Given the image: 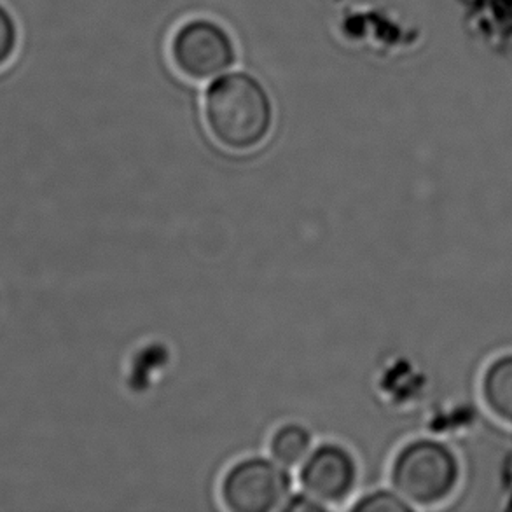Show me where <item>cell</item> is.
<instances>
[{
	"instance_id": "8992f818",
	"label": "cell",
	"mask_w": 512,
	"mask_h": 512,
	"mask_svg": "<svg viewBox=\"0 0 512 512\" xmlns=\"http://www.w3.org/2000/svg\"><path fill=\"white\" fill-rule=\"evenodd\" d=\"M481 392L493 415L512 425V353L493 360L488 366Z\"/></svg>"
},
{
	"instance_id": "30bf717a",
	"label": "cell",
	"mask_w": 512,
	"mask_h": 512,
	"mask_svg": "<svg viewBox=\"0 0 512 512\" xmlns=\"http://www.w3.org/2000/svg\"><path fill=\"white\" fill-rule=\"evenodd\" d=\"M327 509L329 507L326 504H322L320 500L315 499L310 493L306 492L289 497L284 507H282V511L287 512H324Z\"/></svg>"
},
{
	"instance_id": "3957f363",
	"label": "cell",
	"mask_w": 512,
	"mask_h": 512,
	"mask_svg": "<svg viewBox=\"0 0 512 512\" xmlns=\"http://www.w3.org/2000/svg\"><path fill=\"white\" fill-rule=\"evenodd\" d=\"M173 69L193 83H212L238 62L235 37L212 18H191L175 28L168 42Z\"/></svg>"
},
{
	"instance_id": "6da1fadb",
	"label": "cell",
	"mask_w": 512,
	"mask_h": 512,
	"mask_svg": "<svg viewBox=\"0 0 512 512\" xmlns=\"http://www.w3.org/2000/svg\"><path fill=\"white\" fill-rule=\"evenodd\" d=\"M203 118L219 146L233 153H249L270 139L275 104L254 74L236 70L210 83L203 100Z\"/></svg>"
},
{
	"instance_id": "7a4b0ae2",
	"label": "cell",
	"mask_w": 512,
	"mask_h": 512,
	"mask_svg": "<svg viewBox=\"0 0 512 512\" xmlns=\"http://www.w3.org/2000/svg\"><path fill=\"white\" fill-rule=\"evenodd\" d=\"M460 467L453 451L432 439L406 444L392 465V485L413 507L436 506L457 488Z\"/></svg>"
},
{
	"instance_id": "52a82bcc",
	"label": "cell",
	"mask_w": 512,
	"mask_h": 512,
	"mask_svg": "<svg viewBox=\"0 0 512 512\" xmlns=\"http://www.w3.org/2000/svg\"><path fill=\"white\" fill-rule=\"evenodd\" d=\"M312 443V434L306 427L299 423H285L271 436L270 455L285 469H294L312 453Z\"/></svg>"
},
{
	"instance_id": "5b68a950",
	"label": "cell",
	"mask_w": 512,
	"mask_h": 512,
	"mask_svg": "<svg viewBox=\"0 0 512 512\" xmlns=\"http://www.w3.org/2000/svg\"><path fill=\"white\" fill-rule=\"evenodd\" d=\"M357 476L359 469L352 453L340 444L327 443L308 455L299 479L306 493L331 507L352 495Z\"/></svg>"
},
{
	"instance_id": "9c48e42d",
	"label": "cell",
	"mask_w": 512,
	"mask_h": 512,
	"mask_svg": "<svg viewBox=\"0 0 512 512\" xmlns=\"http://www.w3.org/2000/svg\"><path fill=\"white\" fill-rule=\"evenodd\" d=\"M20 46V27L13 13L0 4V70L11 65Z\"/></svg>"
},
{
	"instance_id": "277c9868",
	"label": "cell",
	"mask_w": 512,
	"mask_h": 512,
	"mask_svg": "<svg viewBox=\"0 0 512 512\" xmlns=\"http://www.w3.org/2000/svg\"><path fill=\"white\" fill-rule=\"evenodd\" d=\"M287 471L273 458H243L222 478V504L233 512L282 511L291 493Z\"/></svg>"
},
{
	"instance_id": "ba28073f",
	"label": "cell",
	"mask_w": 512,
	"mask_h": 512,
	"mask_svg": "<svg viewBox=\"0 0 512 512\" xmlns=\"http://www.w3.org/2000/svg\"><path fill=\"white\" fill-rule=\"evenodd\" d=\"M415 507L408 500L402 499L397 492L378 490L360 497L352 506L355 512H411Z\"/></svg>"
},
{
	"instance_id": "8fae6325",
	"label": "cell",
	"mask_w": 512,
	"mask_h": 512,
	"mask_svg": "<svg viewBox=\"0 0 512 512\" xmlns=\"http://www.w3.org/2000/svg\"><path fill=\"white\" fill-rule=\"evenodd\" d=\"M504 483H506V488H509L512 493V455L506 460V467H504Z\"/></svg>"
}]
</instances>
